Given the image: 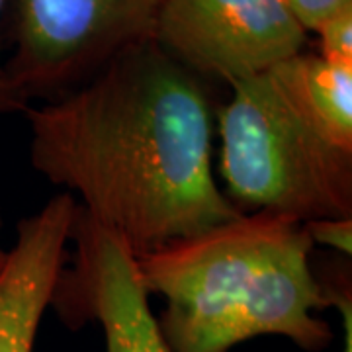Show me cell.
I'll use <instances>...</instances> for the list:
<instances>
[{"instance_id":"obj_1","label":"cell","mask_w":352,"mask_h":352,"mask_svg":"<svg viewBox=\"0 0 352 352\" xmlns=\"http://www.w3.org/2000/svg\"><path fill=\"white\" fill-rule=\"evenodd\" d=\"M212 108L206 80L151 39L28 106L30 161L133 256L159 251L243 214L214 176Z\"/></svg>"},{"instance_id":"obj_2","label":"cell","mask_w":352,"mask_h":352,"mask_svg":"<svg viewBox=\"0 0 352 352\" xmlns=\"http://www.w3.org/2000/svg\"><path fill=\"white\" fill-rule=\"evenodd\" d=\"M311 249L302 221L254 212L135 264L147 294L166 302L157 321L173 352H231L263 335L321 352L333 331L317 311L333 305V294L315 278Z\"/></svg>"},{"instance_id":"obj_3","label":"cell","mask_w":352,"mask_h":352,"mask_svg":"<svg viewBox=\"0 0 352 352\" xmlns=\"http://www.w3.org/2000/svg\"><path fill=\"white\" fill-rule=\"evenodd\" d=\"M217 113L227 198L302 223L352 217V151L298 112L270 71L229 85Z\"/></svg>"},{"instance_id":"obj_4","label":"cell","mask_w":352,"mask_h":352,"mask_svg":"<svg viewBox=\"0 0 352 352\" xmlns=\"http://www.w3.org/2000/svg\"><path fill=\"white\" fill-rule=\"evenodd\" d=\"M161 0H16L6 73L30 106L57 98L151 41Z\"/></svg>"},{"instance_id":"obj_5","label":"cell","mask_w":352,"mask_h":352,"mask_svg":"<svg viewBox=\"0 0 352 352\" xmlns=\"http://www.w3.org/2000/svg\"><path fill=\"white\" fill-rule=\"evenodd\" d=\"M153 41L204 80L227 85L305 50L286 0H161Z\"/></svg>"},{"instance_id":"obj_6","label":"cell","mask_w":352,"mask_h":352,"mask_svg":"<svg viewBox=\"0 0 352 352\" xmlns=\"http://www.w3.org/2000/svg\"><path fill=\"white\" fill-rule=\"evenodd\" d=\"M73 241L78 258L61 284L78 314L100 323L106 352H173L149 305L133 252L78 210Z\"/></svg>"},{"instance_id":"obj_7","label":"cell","mask_w":352,"mask_h":352,"mask_svg":"<svg viewBox=\"0 0 352 352\" xmlns=\"http://www.w3.org/2000/svg\"><path fill=\"white\" fill-rule=\"evenodd\" d=\"M78 210L75 196L63 192L20 221L0 272V352H34L41 317L65 274Z\"/></svg>"},{"instance_id":"obj_8","label":"cell","mask_w":352,"mask_h":352,"mask_svg":"<svg viewBox=\"0 0 352 352\" xmlns=\"http://www.w3.org/2000/svg\"><path fill=\"white\" fill-rule=\"evenodd\" d=\"M280 90L335 145L352 151V65L300 51L270 69Z\"/></svg>"},{"instance_id":"obj_9","label":"cell","mask_w":352,"mask_h":352,"mask_svg":"<svg viewBox=\"0 0 352 352\" xmlns=\"http://www.w3.org/2000/svg\"><path fill=\"white\" fill-rule=\"evenodd\" d=\"M315 34L321 57L333 63L352 65V8L331 16Z\"/></svg>"},{"instance_id":"obj_10","label":"cell","mask_w":352,"mask_h":352,"mask_svg":"<svg viewBox=\"0 0 352 352\" xmlns=\"http://www.w3.org/2000/svg\"><path fill=\"white\" fill-rule=\"evenodd\" d=\"M309 239L329 249L351 254L352 249V217H333V219H314L303 223Z\"/></svg>"},{"instance_id":"obj_11","label":"cell","mask_w":352,"mask_h":352,"mask_svg":"<svg viewBox=\"0 0 352 352\" xmlns=\"http://www.w3.org/2000/svg\"><path fill=\"white\" fill-rule=\"evenodd\" d=\"M286 4L307 34H315L331 16L352 8V0H286Z\"/></svg>"},{"instance_id":"obj_12","label":"cell","mask_w":352,"mask_h":352,"mask_svg":"<svg viewBox=\"0 0 352 352\" xmlns=\"http://www.w3.org/2000/svg\"><path fill=\"white\" fill-rule=\"evenodd\" d=\"M10 0H0V24H2V16L8 6ZM25 106L24 100L18 96V92L14 90L12 80L6 73V61L2 59V43H0V116L10 112H24Z\"/></svg>"},{"instance_id":"obj_13","label":"cell","mask_w":352,"mask_h":352,"mask_svg":"<svg viewBox=\"0 0 352 352\" xmlns=\"http://www.w3.org/2000/svg\"><path fill=\"white\" fill-rule=\"evenodd\" d=\"M6 256H8V251H6L4 245H2V215H0V272H2V268H4Z\"/></svg>"}]
</instances>
